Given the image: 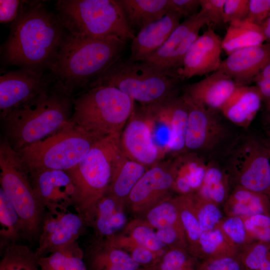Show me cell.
Instances as JSON below:
<instances>
[{"instance_id": "46", "label": "cell", "mask_w": 270, "mask_h": 270, "mask_svg": "<svg viewBox=\"0 0 270 270\" xmlns=\"http://www.w3.org/2000/svg\"><path fill=\"white\" fill-rule=\"evenodd\" d=\"M237 256L210 258L198 263L196 270H246Z\"/></svg>"}, {"instance_id": "21", "label": "cell", "mask_w": 270, "mask_h": 270, "mask_svg": "<svg viewBox=\"0 0 270 270\" xmlns=\"http://www.w3.org/2000/svg\"><path fill=\"white\" fill-rule=\"evenodd\" d=\"M182 18L178 12H170L142 28L132 40L128 58L132 61H144L153 54L179 26Z\"/></svg>"}, {"instance_id": "42", "label": "cell", "mask_w": 270, "mask_h": 270, "mask_svg": "<svg viewBox=\"0 0 270 270\" xmlns=\"http://www.w3.org/2000/svg\"><path fill=\"white\" fill-rule=\"evenodd\" d=\"M220 228L238 249L255 242L248 232L243 218L240 217H224Z\"/></svg>"}, {"instance_id": "23", "label": "cell", "mask_w": 270, "mask_h": 270, "mask_svg": "<svg viewBox=\"0 0 270 270\" xmlns=\"http://www.w3.org/2000/svg\"><path fill=\"white\" fill-rule=\"evenodd\" d=\"M84 251L87 270H150L136 262L128 252L104 239L92 238Z\"/></svg>"}, {"instance_id": "3", "label": "cell", "mask_w": 270, "mask_h": 270, "mask_svg": "<svg viewBox=\"0 0 270 270\" xmlns=\"http://www.w3.org/2000/svg\"><path fill=\"white\" fill-rule=\"evenodd\" d=\"M126 44L114 36L94 38L68 32L49 70L74 96L121 58Z\"/></svg>"}, {"instance_id": "43", "label": "cell", "mask_w": 270, "mask_h": 270, "mask_svg": "<svg viewBox=\"0 0 270 270\" xmlns=\"http://www.w3.org/2000/svg\"><path fill=\"white\" fill-rule=\"evenodd\" d=\"M196 259L186 249L169 248L151 270H180Z\"/></svg>"}, {"instance_id": "47", "label": "cell", "mask_w": 270, "mask_h": 270, "mask_svg": "<svg viewBox=\"0 0 270 270\" xmlns=\"http://www.w3.org/2000/svg\"><path fill=\"white\" fill-rule=\"evenodd\" d=\"M226 0H200L199 13L207 18L210 23L220 25L224 23Z\"/></svg>"}, {"instance_id": "39", "label": "cell", "mask_w": 270, "mask_h": 270, "mask_svg": "<svg viewBox=\"0 0 270 270\" xmlns=\"http://www.w3.org/2000/svg\"><path fill=\"white\" fill-rule=\"evenodd\" d=\"M124 234L132 238L139 245L152 252L162 256L169 248L158 238L156 232L143 219H136L126 227Z\"/></svg>"}, {"instance_id": "49", "label": "cell", "mask_w": 270, "mask_h": 270, "mask_svg": "<svg viewBox=\"0 0 270 270\" xmlns=\"http://www.w3.org/2000/svg\"><path fill=\"white\" fill-rule=\"evenodd\" d=\"M256 84L265 108H270V62L254 78Z\"/></svg>"}, {"instance_id": "15", "label": "cell", "mask_w": 270, "mask_h": 270, "mask_svg": "<svg viewBox=\"0 0 270 270\" xmlns=\"http://www.w3.org/2000/svg\"><path fill=\"white\" fill-rule=\"evenodd\" d=\"M210 23L208 19L199 12L185 18L165 43L142 62L162 71L177 74V72L182 66L187 52L200 36V30Z\"/></svg>"}, {"instance_id": "27", "label": "cell", "mask_w": 270, "mask_h": 270, "mask_svg": "<svg viewBox=\"0 0 270 270\" xmlns=\"http://www.w3.org/2000/svg\"><path fill=\"white\" fill-rule=\"evenodd\" d=\"M228 216L245 218L258 214H270V199L266 195L236 186L223 204Z\"/></svg>"}, {"instance_id": "30", "label": "cell", "mask_w": 270, "mask_h": 270, "mask_svg": "<svg viewBox=\"0 0 270 270\" xmlns=\"http://www.w3.org/2000/svg\"><path fill=\"white\" fill-rule=\"evenodd\" d=\"M231 188L228 177L220 161L212 160L206 163L202 184L195 194L220 206L228 198Z\"/></svg>"}, {"instance_id": "26", "label": "cell", "mask_w": 270, "mask_h": 270, "mask_svg": "<svg viewBox=\"0 0 270 270\" xmlns=\"http://www.w3.org/2000/svg\"><path fill=\"white\" fill-rule=\"evenodd\" d=\"M124 204L106 194L97 203L88 225L93 229L92 238H106L117 234L125 226L126 216L123 210Z\"/></svg>"}, {"instance_id": "54", "label": "cell", "mask_w": 270, "mask_h": 270, "mask_svg": "<svg viewBox=\"0 0 270 270\" xmlns=\"http://www.w3.org/2000/svg\"><path fill=\"white\" fill-rule=\"evenodd\" d=\"M246 270H248V269H246Z\"/></svg>"}, {"instance_id": "35", "label": "cell", "mask_w": 270, "mask_h": 270, "mask_svg": "<svg viewBox=\"0 0 270 270\" xmlns=\"http://www.w3.org/2000/svg\"><path fill=\"white\" fill-rule=\"evenodd\" d=\"M0 270H40L35 250L18 242L0 248Z\"/></svg>"}, {"instance_id": "45", "label": "cell", "mask_w": 270, "mask_h": 270, "mask_svg": "<svg viewBox=\"0 0 270 270\" xmlns=\"http://www.w3.org/2000/svg\"><path fill=\"white\" fill-rule=\"evenodd\" d=\"M250 0H226L224 23L242 21L248 18Z\"/></svg>"}, {"instance_id": "17", "label": "cell", "mask_w": 270, "mask_h": 270, "mask_svg": "<svg viewBox=\"0 0 270 270\" xmlns=\"http://www.w3.org/2000/svg\"><path fill=\"white\" fill-rule=\"evenodd\" d=\"M28 175L38 196L46 210L73 206L76 188L66 171L46 170Z\"/></svg>"}, {"instance_id": "11", "label": "cell", "mask_w": 270, "mask_h": 270, "mask_svg": "<svg viewBox=\"0 0 270 270\" xmlns=\"http://www.w3.org/2000/svg\"><path fill=\"white\" fill-rule=\"evenodd\" d=\"M188 110L185 152L196 154L206 163L220 160L239 134H234L218 112L206 110L186 94L182 95Z\"/></svg>"}, {"instance_id": "9", "label": "cell", "mask_w": 270, "mask_h": 270, "mask_svg": "<svg viewBox=\"0 0 270 270\" xmlns=\"http://www.w3.org/2000/svg\"><path fill=\"white\" fill-rule=\"evenodd\" d=\"M244 130L220 161L232 188L241 186L270 199V142L265 135Z\"/></svg>"}, {"instance_id": "24", "label": "cell", "mask_w": 270, "mask_h": 270, "mask_svg": "<svg viewBox=\"0 0 270 270\" xmlns=\"http://www.w3.org/2000/svg\"><path fill=\"white\" fill-rule=\"evenodd\" d=\"M262 104L256 86H238L220 112L232 124L245 130L251 124Z\"/></svg>"}, {"instance_id": "1", "label": "cell", "mask_w": 270, "mask_h": 270, "mask_svg": "<svg viewBox=\"0 0 270 270\" xmlns=\"http://www.w3.org/2000/svg\"><path fill=\"white\" fill-rule=\"evenodd\" d=\"M68 33L42 2L24 1L4 46V59L22 68L49 70Z\"/></svg>"}, {"instance_id": "20", "label": "cell", "mask_w": 270, "mask_h": 270, "mask_svg": "<svg viewBox=\"0 0 270 270\" xmlns=\"http://www.w3.org/2000/svg\"><path fill=\"white\" fill-rule=\"evenodd\" d=\"M237 86L230 76L218 70L198 82L187 85L183 93L206 110L220 112Z\"/></svg>"}, {"instance_id": "33", "label": "cell", "mask_w": 270, "mask_h": 270, "mask_svg": "<svg viewBox=\"0 0 270 270\" xmlns=\"http://www.w3.org/2000/svg\"><path fill=\"white\" fill-rule=\"evenodd\" d=\"M172 200L177 208L188 242L187 250L194 258L202 233L194 204L193 194H180Z\"/></svg>"}, {"instance_id": "2", "label": "cell", "mask_w": 270, "mask_h": 270, "mask_svg": "<svg viewBox=\"0 0 270 270\" xmlns=\"http://www.w3.org/2000/svg\"><path fill=\"white\" fill-rule=\"evenodd\" d=\"M74 96L55 80L36 97L2 118L5 140L16 152L70 122Z\"/></svg>"}, {"instance_id": "44", "label": "cell", "mask_w": 270, "mask_h": 270, "mask_svg": "<svg viewBox=\"0 0 270 270\" xmlns=\"http://www.w3.org/2000/svg\"><path fill=\"white\" fill-rule=\"evenodd\" d=\"M242 218L254 241L270 242V214H258Z\"/></svg>"}, {"instance_id": "32", "label": "cell", "mask_w": 270, "mask_h": 270, "mask_svg": "<svg viewBox=\"0 0 270 270\" xmlns=\"http://www.w3.org/2000/svg\"><path fill=\"white\" fill-rule=\"evenodd\" d=\"M238 249L220 227L202 232L194 256L201 260L237 256Z\"/></svg>"}, {"instance_id": "5", "label": "cell", "mask_w": 270, "mask_h": 270, "mask_svg": "<svg viewBox=\"0 0 270 270\" xmlns=\"http://www.w3.org/2000/svg\"><path fill=\"white\" fill-rule=\"evenodd\" d=\"M134 108V100L108 86L88 88L74 97L70 122L101 139L122 132Z\"/></svg>"}, {"instance_id": "36", "label": "cell", "mask_w": 270, "mask_h": 270, "mask_svg": "<svg viewBox=\"0 0 270 270\" xmlns=\"http://www.w3.org/2000/svg\"><path fill=\"white\" fill-rule=\"evenodd\" d=\"M20 218L14 206L0 188V246L18 242L22 237Z\"/></svg>"}, {"instance_id": "4", "label": "cell", "mask_w": 270, "mask_h": 270, "mask_svg": "<svg viewBox=\"0 0 270 270\" xmlns=\"http://www.w3.org/2000/svg\"><path fill=\"white\" fill-rule=\"evenodd\" d=\"M182 80L146 62L129 58L118 60L86 88L108 86L116 88L144 106L154 105L179 96Z\"/></svg>"}, {"instance_id": "31", "label": "cell", "mask_w": 270, "mask_h": 270, "mask_svg": "<svg viewBox=\"0 0 270 270\" xmlns=\"http://www.w3.org/2000/svg\"><path fill=\"white\" fill-rule=\"evenodd\" d=\"M188 153V155L176 162V176L175 186L180 192L195 193L202 184L206 163L196 154Z\"/></svg>"}, {"instance_id": "16", "label": "cell", "mask_w": 270, "mask_h": 270, "mask_svg": "<svg viewBox=\"0 0 270 270\" xmlns=\"http://www.w3.org/2000/svg\"><path fill=\"white\" fill-rule=\"evenodd\" d=\"M222 50V40L209 27L190 46L177 74L184 80L218 70Z\"/></svg>"}, {"instance_id": "13", "label": "cell", "mask_w": 270, "mask_h": 270, "mask_svg": "<svg viewBox=\"0 0 270 270\" xmlns=\"http://www.w3.org/2000/svg\"><path fill=\"white\" fill-rule=\"evenodd\" d=\"M27 68L10 71L0 77L1 118L32 100L46 89L55 80L49 73Z\"/></svg>"}, {"instance_id": "51", "label": "cell", "mask_w": 270, "mask_h": 270, "mask_svg": "<svg viewBox=\"0 0 270 270\" xmlns=\"http://www.w3.org/2000/svg\"><path fill=\"white\" fill-rule=\"evenodd\" d=\"M177 12L185 18L192 16L199 12L200 0H172Z\"/></svg>"}, {"instance_id": "14", "label": "cell", "mask_w": 270, "mask_h": 270, "mask_svg": "<svg viewBox=\"0 0 270 270\" xmlns=\"http://www.w3.org/2000/svg\"><path fill=\"white\" fill-rule=\"evenodd\" d=\"M176 176V162L154 165L147 170L133 188L126 204L134 214H144L149 210L170 198Z\"/></svg>"}, {"instance_id": "28", "label": "cell", "mask_w": 270, "mask_h": 270, "mask_svg": "<svg viewBox=\"0 0 270 270\" xmlns=\"http://www.w3.org/2000/svg\"><path fill=\"white\" fill-rule=\"evenodd\" d=\"M147 167L127 158L124 152L119 158L106 194L126 204V200Z\"/></svg>"}, {"instance_id": "22", "label": "cell", "mask_w": 270, "mask_h": 270, "mask_svg": "<svg viewBox=\"0 0 270 270\" xmlns=\"http://www.w3.org/2000/svg\"><path fill=\"white\" fill-rule=\"evenodd\" d=\"M152 116L156 120L163 121L167 128L170 133L168 149L176 153H184L188 110L182 96L154 106Z\"/></svg>"}, {"instance_id": "29", "label": "cell", "mask_w": 270, "mask_h": 270, "mask_svg": "<svg viewBox=\"0 0 270 270\" xmlns=\"http://www.w3.org/2000/svg\"><path fill=\"white\" fill-rule=\"evenodd\" d=\"M266 42L260 26L246 18L230 24L222 40V48L228 56L238 50L260 46Z\"/></svg>"}, {"instance_id": "50", "label": "cell", "mask_w": 270, "mask_h": 270, "mask_svg": "<svg viewBox=\"0 0 270 270\" xmlns=\"http://www.w3.org/2000/svg\"><path fill=\"white\" fill-rule=\"evenodd\" d=\"M23 2L24 0H0V23L12 22L17 17Z\"/></svg>"}, {"instance_id": "25", "label": "cell", "mask_w": 270, "mask_h": 270, "mask_svg": "<svg viewBox=\"0 0 270 270\" xmlns=\"http://www.w3.org/2000/svg\"><path fill=\"white\" fill-rule=\"evenodd\" d=\"M129 27L134 32L177 12L172 0H118Z\"/></svg>"}, {"instance_id": "53", "label": "cell", "mask_w": 270, "mask_h": 270, "mask_svg": "<svg viewBox=\"0 0 270 270\" xmlns=\"http://www.w3.org/2000/svg\"><path fill=\"white\" fill-rule=\"evenodd\" d=\"M262 33L266 38V42H270V16L260 26Z\"/></svg>"}, {"instance_id": "7", "label": "cell", "mask_w": 270, "mask_h": 270, "mask_svg": "<svg viewBox=\"0 0 270 270\" xmlns=\"http://www.w3.org/2000/svg\"><path fill=\"white\" fill-rule=\"evenodd\" d=\"M56 8L70 34L94 38L114 36L126 42L135 36L118 0H60Z\"/></svg>"}, {"instance_id": "37", "label": "cell", "mask_w": 270, "mask_h": 270, "mask_svg": "<svg viewBox=\"0 0 270 270\" xmlns=\"http://www.w3.org/2000/svg\"><path fill=\"white\" fill-rule=\"evenodd\" d=\"M104 240L110 244L125 250L136 262L150 270L162 256L139 245L125 234H116Z\"/></svg>"}, {"instance_id": "18", "label": "cell", "mask_w": 270, "mask_h": 270, "mask_svg": "<svg viewBox=\"0 0 270 270\" xmlns=\"http://www.w3.org/2000/svg\"><path fill=\"white\" fill-rule=\"evenodd\" d=\"M148 122L146 118L135 115L133 112L120 134L124 155L146 167L155 165L160 154Z\"/></svg>"}, {"instance_id": "48", "label": "cell", "mask_w": 270, "mask_h": 270, "mask_svg": "<svg viewBox=\"0 0 270 270\" xmlns=\"http://www.w3.org/2000/svg\"><path fill=\"white\" fill-rule=\"evenodd\" d=\"M270 16V0H250L247 19L260 26Z\"/></svg>"}, {"instance_id": "12", "label": "cell", "mask_w": 270, "mask_h": 270, "mask_svg": "<svg viewBox=\"0 0 270 270\" xmlns=\"http://www.w3.org/2000/svg\"><path fill=\"white\" fill-rule=\"evenodd\" d=\"M88 227L85 219L76 212L59 208L46 209L35 250L36 256L40 258L78 242Z\"/></svg>"}, {"instance_id": "41", "label": "cell", "mask_w": 270, "mask_h": 270, "mask_svg": "<svg viewBox=\"0 0 270 270\" xmlns=\"http://www.w3.org/2000/svg\"><path fill=\"white\" fill-rule=\"evenodd\" d=\"M194 201L197 218L202 232L220 226L224 218L219 206L194 193Z\"/></svg>"}, {"instance_id": "8", "label": "cell", "mask_w": 270, "mask_h": 270, "mask_svg": "<svg viewBox=\"0 0 270 270\" xmlns=\"http://www.w3.org/2000/svg\"><path fill=\"white\" fill-rule=\"evenodd\" d=\"M100 140L70 121L45 138L16 152L28 174L46 170L68 171L78 166Z\"/></svg>"}, {"instance_id": "6", "label": "cell", "mask_w": 270, "mask_h": 270, "mask_svg": "<svg viewBox=\"0 0 270 270\" xmlns=\"http://www.w3.org/2000/svg\"><path fill=\"white\" fill-rule=\"evenodd\" d=\"M120 133L97 141L78 166L66 171L76 188L73 207L88 226L97 203L107 192L116 164L123 153Z\"/></svg>"}, {"instance_id": "19", "label": "cell", "mask_w": 270, "mask_h": 270, "mask_svg": "<svg viewBox=\"0 0 270 270\" xmlns=\"http://www.w3.org/2000/svg\"><path fill=\"white\" fill-rule=\"evenodd\" d=\"M270 62V42L238 50L222 60L220 70L237 86H246Z\"/></svg>"}, {"instance_id": "38", "label": "cell", "mask_w": 270, "mask_h": 270, "mask_svg": "<svg viewBox=\"0 0 270 270\" xmlns=\"http://www.w3.org/2000/svg\"><path fill=\"white\" fill-rule=\"evenodd\" d=\"M237 258L248 270H270V242L255 241L242 246Z\"/></svg>"}, {"instance_id": "52", "label": "cell", "mask_w": 270, "mask_h": 270, "mask_svg": "<svg viewBox=\"0 0 270 270\" xmlns=\"http://www.w3.org/2000/svg\"><path fill=\"white\" fill-rule=\"evenodd\" d=\"M263 124L264 135L270 142V108L265 110Z\"/></svg>"}, {"instance_id": "40", "label": "cell", "mask_w": 270, "mask_h": 270, "mask_svg": "<svg viewBox=\"0 0 270 270\" xmlns=\"http://www.w3.org/2000/svg\"><path fill=\"white\" fill-rule=\"evenodd\" d=\"M144 215L145 216L144 220L156 230L170 226L183 228L172 198L158 204Z\"/></svg>"}, {"instance_id": "34", "label": "cell", "mask_w": 270, "mask_h": 270, "mask_svg": "<svg viewBox=\"0 0 270 270\" xmlns=\"http://www.w3.org/2000/svg\"><path fill=\"white\" fill-rule=\"evenodd\" d=\"M40 270H87L78 242L38 258Z\"/></svg>"}, {"instance_id": "10", "label": "cell", "mask_w": 270, "mask_h": 270, "mask_svg": "<svg viewBox=\"0 0 270 270\" xmlns=\"http://www.w3.org/2000/svg\"><path fill=\"white\" fill-rule=\"evenodd\" d=\"M0 183L20 218L22 238L28 242L38 239L46 209L16 151L5 140L0 146Z\"/></svg>"}]
</instances>
